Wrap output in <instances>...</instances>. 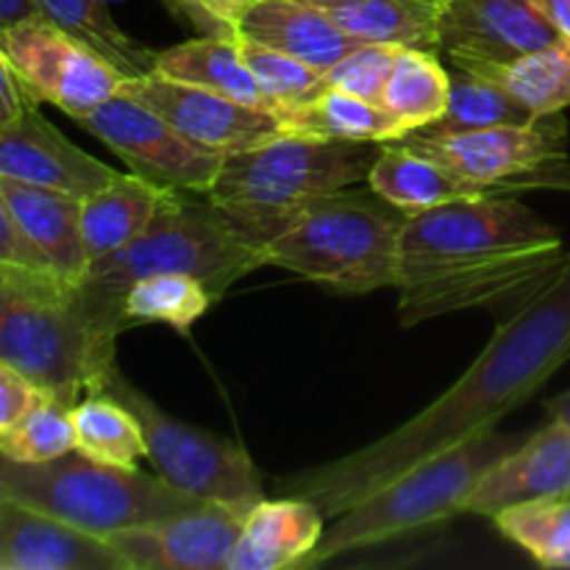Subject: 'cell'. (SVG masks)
Listing matches in <instances>:
<instances>
[{
	"mask_svg": "<svg viewBox=\"0 0 570 570\" xmlns=\"http://www.w3.org/2000/svg\"><path fill=\"white\" fill-rule=\"evenodd\" d=\"M460 70L499 83L532 117L560 115L570 106V39H557L512 61H476Z\"/></svg>",
	"mask_w": 570,
	"mask_h": 570,
	"instance_id": "obj_27",
	"label": "cell"
},
{
	"mask_svg": "<svg viewBox=\"0 0 570 570\" xmlns=\"http://www.w3.org/2000/svg\"><path fill=\"white\" fill-rule=\"evenodd\" d=\"M178 17L189 20L200 37L237 39L239 20L256 0H165Z\"/></svg>",
	"mask_w": 570,
	"mask_h": 570,
	"instance_id": "obj_37",
	"label": "cell"
},
{
	"mask_svg": "<svg viewBox=\"0 0 570 570\" xmlns=\"http://www.w3.org/2000/svg\"><path fill=\"white\" fill-rule=\"evenodd\" d=\"M367 187L404 215L484 195L473 184L454 176L449 167H443L421 150L410 148L401 139L382 142L376 161L367 173Z\"/></svg>",
	"mask_w": 570,
	"mask_h": 570,
	"instance_id": "obj_22",
	"label": "cell"
},
{
	"mask_svg": "<svg viewBox=\"0 0 570 570\" xmlns=\"http://www.w3.org/2000/svg\"><path fill=\"white\" fill-rule=\"evenodd\" d=\"M546 410H549V421L570 426V390L568 393L557 395V399H551L549 404H546Z\"/></svg>",
	"mask_w": 570,
	"mask_h": 570,
	"instance_id": "obj_43",
	"label": "cell"
},
{
	"mask_svg": "<svg viewBox=\"0 0 570 570\" xmlns=\"http://www.w3.org/2000/svg\"><path fill=\"white\" fill-rule=\"evenodd\" d=\"M117 337L81 284L45 267L0 265V360L42 393L70 406L100 393Z\"/></svg>",
	"mask_w": 570,
	"mask_h": 570,
	"instance_id": "obj_3",
	"label": "cell"
},
{
	"mask_svg": "<svg viewBox=\"0 0 570 570\" xmlns=\"http://www.w3.org/2000/svg\"><path fill=\"white\" fill-rule=\"evenodd\" d=\"M276 117L282 131L301 134V137L345 139V142H395L406 137V128L384 106L337 87H326L317 98L284 109Z\"/></svg>",
	"mask_w": 570,
	"mask_h": 570,
	"instance_id": "obj_26",
	"label": "cell"
},
{
	"mask_svg": "<svg viewBox=\"0 0 570 570\" xmlns=\"http://www.w3.org/2000/svg\"><path fill=\"white\" fill-rule=\"evenodd\" d=\"M33 14H39L37 0H0V31Z\"/></svg>",
	"mask_w": 570,
	"mask_h": 570,
	"instance_id": "obj_42",
	"label": "cell"
},
{
	"mask_svg": "<svg viewBox=\"0 0 570 570\" xmlns=\"http://www.w3.org/2000/svg\"><path fill=\"white\" fill-rule=\"evenodd\" d=\"M70 451H76L72 406L48 393L0 438V454L17 462H48Z\"/></svg>",
	"mask_w": 570,
	"mask_h": 570,
	"instance_id": "obj_34",
	"label": "cell"
},
{
	"mask_svg": "<svg viewBox=\"0 0 570 570\" xmlns=\"http://www.w3.org/2000/svg\"><path fill=\"white\" fill-rule=\"evenodd\" d=\"M72 423H76V451L92 460L120 468H137L139 460H148L142 423L115 395H83L72 406Z\"/></svg>",
	"mask_w": 570,
	"mask_h": 570,
	"instance_id": "obj_30",
	"label": "cell"
},
{
	"mask_svg": "<svg viewBox=\"0 0 570 570\" xmlns=\"http://www.w3.org/2000/svg\"><path fill=\"white\" fill-rule=\"evenodd\" d=\"M120 92L154 109L189 142L212 154L234 156L282 134V122L273 111L237 104L226 95L176 81L156 70L126 78Z\"/></svg>",
	"mask_w": 570,
	"mask_h": 570,
	"instance_id": "obj_13",
	"label": "cell"
},
{
	"mask_svg": "<svg viewBox=\"0 0 570 570\" xmlns=\"http://www.w3.org/2000/svg\"><path fill=\"white\" fill-rule=\"evenodd\" d=\"M401 142L432 156L484 195L557 189L570 193L568 120L534 117L523 126H490L476 131H410Z\"/></svg>",
	"mask_w": 570,
	"mask_h": 570,
	"instance_id": "obj_9",
	"label": "cell"
},
{
	"mask_svg": "<svg viewBox=\"0 0 570 570\" xmlns=\"http://www.w3.org/2000/svg\"><path fill=\"white\" fill-rule=\"evenodd\" d=\"M360 42L440 53L443 0H309Z\"/></svg>",
	"mask_w": 570,
	"mask_h": 570,
	"instance_id": "obj_23",
	"label": "cell"
},
{
	"mask_svg": "<svg viewBox=\"0 0 570 570\" xmlns=\"http://www.w3.org/2000/svg\"><path fill=\"white\" fill-rule=\"evenodd\" d=\"M0 265H28V267H45L42 256L28 245L22 232L17 228L14 217H11L9 206H6L3 193H0ZM48 271V267H45Z\"/></svg>",
	"mask_w": 570,
	"mask_h": 570,
	"instance_id": "obj_39",
	"label": "cell"
},
{
	"mask_svg": "<svg viewBox=\"0 0 570 570\" xmlns=\"http://www.w3.org/2000/svg\"><path fill=\"white\" fill-rule=\"evenodd\" d=\"M518 443L521 440L504 438L490 429L468 443L410 468L360 504L340 512L334 527L323 532L317 549L298 568H321L351 551L390 543L417 529L451 521L465 512L468 499L479 488L484 473L504 460L512 449H518Z\"/></svg>",
	"mask_w": 570,
	"mask_h": 570,
	"instance_id": "obj_7",
	"label": "cell"
},
{
	"mask_svg": "<svg viewBox=\"0 0 570 570\" xmlns=\"http://www.w3.org/2000/svg\"><path fill=\"white\" fill-rule=\"evenodd\" d=\"M100 393L115 395L137 415L148 443V460L170 488L198 501L248 507V510L265 499L262 479L248 451L167 415L137 384L128 382L117 365L109 371Z\"/></svg>",
	"mask_w": 570,
	"mask_h": 570,
	"instance_id": "obj_10",
	"label": "cell"
},
{
	"mask_svg": "<svg viewBox=\"0 0 570 570\" xmlns=\"http://www.w3.org/2000/svg\"><path fill=\"white\" fill-rule=\"evenodd\" d=\"M570 362V262L540 295L507 315L471 367L393 432L326 465L293 473L278 488L337 518L434 454L490 432Z\"/></svg>",
	"mask_w": 570,
	"mask_h": 570,
	"instance_id": "obj_1",
	"label": "cell"
},
{
	"mask_svg": "<svg viewBox=\"0 0 570 570\" xmlns=\"http://www.w3.org/2000/svg\"><path fill=\"white\" fill-rule=\"evenodd\" d=\"M248 507L200 501L193 510L109 534L128 570H228Z\"/></svg>",
	"mask_w": 570,
	"mask_h": 570,
	"instance_id": "obj_14",
	"label": "cell"
},
{
	"mask_svg": "<svg viewBox=\"0 0 570 570\" xmlns=\"http://www.w3.org/2000/svg\"><path fill=\"white\" fill-rule=\"evenodd\" d=\"M156 72L220 92L237 104L273 111L271 100L239 53L237 39L195 37L189 42L173 45L156 53Z\"/></svg>",
	"mask_w": 570,
	"mask_h": 570,
	"instance_id": "obj_25",
	"label": "cell"
},
{
	"mask_svg": "<svg viewBox=\"0 0 570 570\" xmlns=\"http://www.w3.org/2000/svg\"><path fill=\"white\" fill-rule=\"evenodd\" d=\"M237 37L295 56L323 76L362 45L309 0H256L239 20Z\"/></svg>",
	"mask_w": 570,
	"mask_h": 570,
	"instance_id": "obj_21",
	"label": "cell"
},
{
	"mask_svg": "<svg viewBox=\"0 0 570 570\" xmlns=\"http://www.w3.org/2000/svg\"><path fill=\"white\" fill-rule=\"evenodd\" d=\"M382 142H345L276 134L256 148L226 156L206 198L265 250L323 195L367 181Z\"/></svg>",
	"mask_w": 570,
	"mask_h": 570,
	"instance_id": "obj_4",
	"label": "cell"
},
{
	"mask_svg": "<svg viewBox=\"0 0 570 570\" xmlns=\"http://www.w3.org/2000/svg\"><path fill=\"white\" fill-rule=\"evenodd\" d=\"M399 50L401 48H395V45L362 42L360 48H354L348 56H343V59L326 72V83L328 87L345 89V92L360 95V98L382 106L384 87H387L390 70H393Z\"/></svg>",
	"mask_w": 570,
	"mask_h": 570,
	"instance_id": "obj_36",
	"label": "cell"
},
{
	"mask_svg": "<svg viewBox=\"0 0 570 570\" xmlns=\"http://www.w3.org/2000/svg\"><path fill=\"white\" fill-rule=\"evenodd\" d=\"M557 39L534 0H443L438 48L454 67L512 61Z\"/></svg>",
	"mask_w": 570,
	"mask_h": 570,
	"instance_id": "obj_15",
	"label": "cell"
},
{
	"mask_svg": "<svg viewBox=\"0 0 570 570\" xmlns=\"http://www.w3.org/2000/svg\"><path fill=\"white\" fill-rule=\"evenodd\" d=\"M117 176L120 173L89 156L53 122L45 120L37 104L14 122L0 128V178H14V181L87 198Z\"/></svg>",
	"mask_w": 570,
	"mask_h": 570,
	"instance_id": "obj_16",
	"label": "cell"
},
{
	"mask_svg": "<svg viewBox=\"0 0 570 570\" xmlns=\"http://www.w3.org/2000/svg\"><path fill=\"white\" fill-rule=\"evenodd\" d=\"M39 14L48 17L67 33L81 39L83 45L104 56L106 61L126 72L128 78L148 76L156 70L159 50L145 48L134 37H128L111 17L109 3L104 0H37Z\"/></svg>",
	"mask_w": 570,
	"mask_h": 570,
	"instance_id": "obj_28",
	"label": "cell"
},
{
	"mask_svg": "<svg viewBox=\"0 0 570 570\" xmlns=\"http://www.w3.org/2000/svg\"><path fill=\"white\" fill-rule=\"evenodd\" d=\"M0 50L37 104L81 120L117 95L126 72L48 17L33 14L0 31Z\"/></svg>",
	"mask_w": 570,
	"mask_h": 570,
	"instance_id": "obj_11",
	"label": "cell"
},
{
	"mask_svg": "<svg viewBox=\"0 0 570 570\" xmlns=\"http://www.w3.org/2000/svg\"><path fill=\"white\" fill-rule=\"evenodd\" d=\"M0 570H128L104 538L0 499Z\"/></svg>",
	"mask_w": 570,
	"mask_h": 570,
	"instance_id": "obj_17",
	"label": "cell"
},
{
	"mask_svg": "<svg viewBox=\"0 0 570 570\" xmlns=\"http://www.w3.org/2000/svg\"><path fill=\"white\" fill-rule=\"evenodd\" d=\"M237 45L248 70L259 81L262 92L271 100L273 115H282L284 109L306 104V100L317 98L328 87L326 76L321 70L295 59V56H287L282 50H273L267 45L250 42V39L243 37H237Z\"/></svg>",
	"mask_w": 570,
	"mask_h": 570,
	"instance_id": "obj_35",
	"label": "cell"
},
{
	"mask_svg": "<svg viewBox=\"0 0 570 570\" xmlns=\"http://www.w3.org/2000/svg\"><path fill=\"white\" fill-rule=\"evenodd\" d=\"M568 262L560 232L510 195L412 212L395 284L401 326L471 309L507 317L543 293Z\"/></svg>",
	"mask_w": 570,
	"mask_h": 570,
	"instance_id": "obj_2",
	"label": "cell"
},
{
	"mask_svg": "<svg viewBox=\"0 0 570 570\" xmlns=\"http://www.w3.org/2000/svg\"><path fill=\"white\" fill-rule=\"evenodd\" d=\"M0 193L17 228L42 256L45 267L67 282L81 284L89 271L81 228L83 198L14 178H0Z\"/></svg>",
	"mask_w": 570,
	"mask_h": 570,
	"instance_id": "obj_19",
	"label": "cell"
},
{
	"mask_svg": "<svg viewBox=\"0 0 570 570\" xmlns=\"http://www.w3.org/2000/svg\"><path fill=\"white\" fill-rule=\"evenodd\" d=\"M165 195L167 189L134 173H120L104 189L87 195L81 204V228L89 265L117 254L134 237H139L142 228L154 220Z\"/></svg>",
	"mask_w": 570,
	"mask_h": 570,
	"instance_id": "obj_24",
	"label": "cell"
},
{
	"mask_svg": "<svg viewBox=\"0 0 570 570\" xmlns=\"http://www.w3.org/2000/svg\"><path fill=\"white\" fill-rule=\"evenodd\" d=\"M42 390L20 373L17 367H11L9 362L0 360V438L42 399Z\"/></svg>",
	"mask_w": 570,
	"mask_h": 570,
	"instance_id": "obj_38",
	"label": "cell"
},
{
	"mask_svg": "<svg viewBox=\"0 0 570 570\" xmlns=\"http://www.w3.org/2000/svg\"><path fill=\"white\" fill-rule=\"evenodd\" d=\"M451 72L434 50L401 48L384 87L382 106L406 128V134L438 120L449 104Z\"/></svg>",
	"mask_w": 570,
	"mask_h": 570,
	"instance_id": "obj_29",
	"label": "cell"
},
{
	"mask_svg": "<svg viewBox=\"0 0 570 570\" xmlns=\"http://www.w3.org/2000/svg\"><path fill=\"white\" fill-rule=\"evenodd\" d=\"M215 301L204 282L181 273H156L137 278L120 298L122 326L131 323H167L187 332Z\"/></svg>",
	"mask_w": 570,
	"mask_h": 570,
	"instance_id": "obj_31",
	"label": "cell"
},
{
	"mask_svg": "<svg viewBox=\"0 0 570 570\" xmlns=\"http://www.w3.org/2000/svg\"><path fill=\"white\" fill-rule=\"evenodd\" d=\"M200 193L167 189L154 220L126 248L89 265L81 287L98 315L122 332L120 298L137 278L181 273L204 282L217 295L265 265V250L220 215Z\"/></svg>",
	"mask_w": 570,
	"mask_h": 570,
	"instance_id": "obj_5",
	"label": "cell"
},
{
	"mask_svg": "<svg viewBox=\"0 0 570 570\" xmlns=\"http://www.w3.org/2000/svg\"><path fill=\"white\" fill-rule=\"evenodd\" d=\"M534 117L512 98L507 89L488 78L454 67L451 72V89L445 111L429 126L417 128L426 134H451V131H476L490 126H523Z\"/></svg>",
	"mask_w": 570,
	"mask_h": 570,
	"instance_id": "obj_32",
	"label": "cell"
},
{
	"mask_svg": "<svg viewBox=\"0 0 570 570\" xmlns=\"http://www.w3.org/2000/svg\"><path fill=\"white\" fill-rule=\"evenodd\" d=\"M323 521L326 515L301 495L256 501L245 515L228 570L298 568L321 543Z\"/></svg>",
	"mask_w": 570,
	"mask_h": 570,
	"instance_id": "obj_20",
	"label": "cell"
},
{
	"mask_svg": "<svg viewBox=\"0 0 570 570\" xmlns=\"http://www.w3.org/2000/svg\"><path fill=\"white\" fill-rule=\"evenodd\" d=\"M534 6L562 39H570V0H534Z\"/></svg>",
	"mask_w": 570,
	"mask_h": 570,
	"instance_id": "obj_41",
	"label": "cell"
},
{
	"mask_svg": "<svg viewBox=\"0 0 570 570\" xmlns=\"http://www.w3.org/2000/svg\"><path fill=\"white\" fill-rule=\"evenodd\" d=\"M0 499L31 507L95 538L193 510L200 501L170 488L156 473L98 462L70 451L48 462H17L0 454Z\"/></svg>",
	"mask_w": 570,
	"mask_h": 570,
	"instance_id": "obj_8",
	"label": "cell"
},
{
	"mask_svg": "<svg viewBox=\"0 0 570 570\" xmlns=\"http://www.w3.org/2000/svg\"><path fill=\"white\" fill-rule=\"evenodd\" d=\"M33 104H37V100L28 95V89L22 87L20 78L14 76L11 65L6 61L3 50H0V128L26 115Z\"/></svg>",
	"mask_w": 570,
	"mask_h": 570,
	"instance_id": "obj_40",
	"label": "cell"
},
{
	"mask_svg": "<svg viewBox=\"0 0 570 570\" xmlns=\"http://www.w3.org/2000/svg\"><path fill=\"white\" fill-rule=\"evenodd\" d=\"M495 529L538 566L570 570V499H534L493 518Z\"/></svg>",
	"mask_w": 570,
	"mask_h": 570,
	"instance_id": "obj_33",
	"label": "cell"
},
{
	"mask_svg": "<svg viewBox=\"0 0 570 570\" xmlns=\"http://www.w3.org/2000/svg\"><path fill=\"white\" fill-rule=\"evenodd\" d=\"M76 122L100 139L128 173L161 189L206 195L226 161V156L189 142L165 117L122 92Z\"/></svg>",
	"mask_w": 570,
	"mask_h": 570,
	"instance_id": "obj_12",
	"label": "cell"
},
{
	"mask_svg": "<svg viewBox=\"0 0 570 570\" xmlns=\"http://www.w3.org/2000/svg\"><path fill=\"white\" fill-rule=\"evenodd\" d=\"M404 220V212L373 189H340L306 206L265 245V265L345 295L395 287Z\"/></svg>",
	"mask_w": 570,
	"mask_h": 570,
	"instance_id": "obj_6",
	"label": "cell"
},
{
	"mask_svg": "<svg viewBox=\"0 0 570 570\" xmlns=\"http://www.w3.org/2000/svg\"><path fill=\"white\" fill-rule=\"evenodd\" d=\"M534 499H570V426L549 421L538 434L521 440L484 473L465 512L493 521L507 507Z\"/></svg>",
	"mask_w": 570,
	"mask_h": 570,
	"instance_id": "obj_18",
	"label": "cell"
}]
</instances>
